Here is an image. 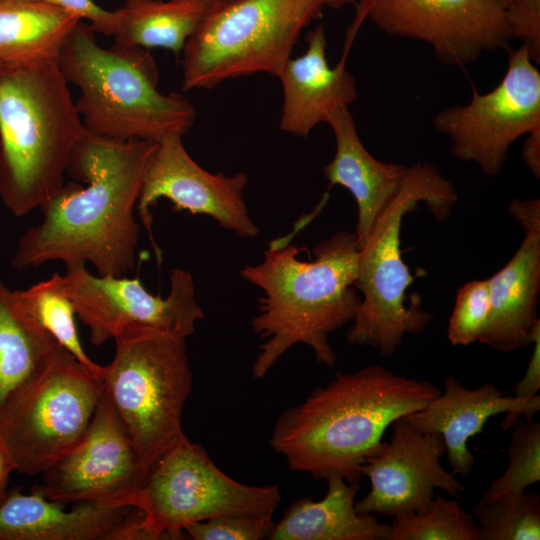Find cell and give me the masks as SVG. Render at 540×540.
<instances>
[{
  "instance_id": "1",
  "label": "cell",
  "mask_w": 540,
  "mask_h": 540,
  "mask_svg": "<svg viewBox=\"0 0 540 540\" xmlns=\"http://www.w3.org/2000/svg\"><path fill=\"white\" fill-rule=\"evenodd\" d=\"M156 142L118 140L85 129L71 154L69 182L40 206L42 220L20 237L16 271L50 261L91 263L103 276H125L136 262L134 209Z\"/></svg>"
},
{
  "instance_id": "2",
  "label": "cell",
  "mask_w": 540,
  "mask_h": 540,
  "mask_svg": "<svg viewBox=\"0 0 540 540\" xmlns=\"http://www.w3.org/2000/svg\"><path fill=\"white\" fill-rule=\"evenodd\" d=\"M440 392L432 382L379 365L337 372L329 383L280 414L270 447L294 472L309 473L315 480L339 476L359 483L362 465L380 448L387 428L423 409Z\"/></svg>"
},
{
  "instance_id": "3",
  "label": "cell",
  "mask_w": 540,
  "mask_h": 540,
  "mask_svg": "<svg viewBox=\"0 0 540 540\" xmlns=\"http://www.w3.org/2000/svg\"><path fill=\"white\" fill-rule=\"evenodd\" d=\"M302 248L277 240L263 260L245 265L240 276L258 287V314L252 331L265 342L252 365L262 379L292 346H309L328 367L337 362L329 335L352 322L361 303L354 286L359 247L355 233L338 231L314 249V260L298 259Z\"/></svg>"
},
{
  "instance_id": "4",
  "label": "cell",
  "mask_w": 540,
  "mask_h": 540,
  "mask_svg": "<svg viewBox=\"0 0 540 540\" xmlns=\"http://www.w3.org/2000/svg\"><path fill=\"white\" fill-rule=\"evenodd\" d=\"M85 131L57 60L0 64V198L22 217L64 184Z\"/></svg>"
},
{
  "instance_id": "5",
  "label": "cell",
  "mask_w": 540,
  "mask_h": 540,
  "mask_svg": "<svg viewBox=\"0 0 540 540\" xmlns=\"http://www.w3.org/2000/svg\"><path fill=\"white\" fill-rule=\"evenodd\" d=\"M80 21L66 39L57 63L80 96L76 108L87 131L118 140L157 142L169 133L185 135L196 110L177 92L159 91V70L150 50L97 43Z\"/></svg>"
},
{
  "instance_id": "6",
  "label": "cell",
  "mask_w": 540,
  "mask_h": 540,
  "mask_svg": "<svg viewBox=\"0 0 540 540\" xmlns=\"http://www.w3.org/2000/svg\"><path fill=\"white\" fill-rule=\"evenodd\" d=\"M458 200L456 188L432 164L408 166L402 185L376 219L359 248L354 286L362 294L352 325L346 332L351 345L377 348L386 357L402 345L405 334H421L433 319L417 293L407 296L414 281L402 259L400 233L404 217L425 202L442 221Z\"/></svg>"
},
{
  "instance_id": "7",
  "label": "cell",
  "mask_w": 540,
  "mask_h": 540,
  "mask_svg": "<svg viewBox=\"0 0 540 540\" xmlns=\"http://www.w3.org/2000/svg\"><path fill=\"white\" fill-rule=\"evenodd\" d=\"M102 391L120 418L144 468L186 437L183 408L192 388L186 337L137 324L113 338Z\"/></svg>"
},
{
  "instance_id": "8",
  "label": "cell",
  "mask_w": 540,
  "mask_h": 540,
  "mask_svg": "<svg viewBox=\"0 0 540 540\" xmlns=\"http://www.w3.org/2000/svg\"><path fill=\"white\" fill-rule=\"evenodd\" d=\"M320 0H235L209 11L182 51V90L254 74L278 77Z\"/></svg>"
},
{
  "instance_id": "9",
  "label": "cell",
  "mask_w": 540,
  "mask_h": 540,
  "mask_svg": "<svg viewBox=\"0 0 540 540\" xmlns=\"http://www.w3.org/2000/svg\"><path fill=\"white\" fill-rule=\"evenodd\" d=\"M102 393L101 378L61 348L0 412V446L14 471L44 473L84 438Z\"/></svg>"
},
{
  "instance_id": "10",
  "label": "cell",
  "mask_w": 540,
  "mask_h": 540,
  "mask_svg": "<svg viewBox=\"0 0 540 540\" xmlns=\"http://www.w3.org/2000/svg\"><path fill=\"white\" fill-rule=\"evenodd\" d=\"M281 501L277 485L251 486L221 471L206 450L187 437L150 467L133 501L143 513L148 540L180 539L190 523L219 516L272 519Z\"/></svg>"
},
{
  "instance_id": "11",
  "label": "cell",
  "mask_w": 540,
  "mask_h": 540,
  "mask_svg": "<svg viewBox=\"0 0 540 540\" xmlns=\"http://www.w3.org/2000/svg\"><path fill=\"white\" fill-rule=\"evenodd\" d=\"M433 125L449 138L454 158L475 163L486 175L499 174L510 146L540 127V72L527 49L520 45L509 52L495 88L474 91L468 103L442 109Z\"/></svg>"
},
{
  "instance_id": "12",
  "label": "cell",
  "mask_w": 540,
  "mask_h": 540,
  "mask_svg": "<svg viewBox=\"0 0 540 540\" xmlns=\"http://www.w3.org/2000/svg\"><path fill=\"white\" fill-rule=\"evenodd\" d=\"M65 267L62 287L95 346L113 340L131 324L179 332L187 338L205 317L195 298L192 275L185 269L170 270L169 293L161 298L148 292L138 278L96 276L82 262H68Z\"/></svg>"
},
{
  "instance_id": "13",
  "label": "cell",
  "mask_w": 540,
  "mask_h": 540,
  "mask_svg": "<svg viewBox=\"0 0 540 540\" xmlns=\"http://www.w3.org/2000/svg\"><path fill=\"white\" fill-rule=\"evenodd\" d=\"M147 473L120 418L102 391L84 438L41 474L43 482L34 490L59 503L133 507Z\"/></svg>"
},
{
  "instance_id": "14",
  "label": "cell",
  "mask_w": 540,
  "mask_h": 540,
  "mask_svg": "<svg viewBox=\"0 0 540 540\" xmlns=\"http://www.w3.org/2000/svg\"><path fill=\"white\" fill-rule=\"evenodd\" d=\"M381 31L428 44L446 65L464 66L511 40L506 0H366Z\"/></svg>"
},
{
  "instance_id": "15",
  "label": "cell",
  "mask_w": 540,
  "mask_h": 540,
  "mask_svg": "<svg viewBox=\"0 0 540 540\" xmlns=\"http://www.w3.org/2000/svg\"><path fill=\"white\" fill-rule=\"evenodd\" d=\"M247 184L244 172L228 176L203 169L186 151L182 135L169 133L156 142L149 156L136 209L150 237L151 207L165 198L175 210L209 216L241 238H255L259 228L244 200Z\"/></svg>"
},
{
  "instance_id": "16",
  "label": "cell",
  "mask_w": 540,
  "mask_h": 540,
  "mask_svg": "<svg viewBox=\"0 0 540 540\" xmlns=\"http://www.w3.org/2000/svg\"><path fill=\"white\" fill-rule=\"evenodd\" d=\"M391 427L390 441L382 442L361 467L371 488L355 502L357 512L395 516L422 510L436 488L461 500L465 486L441 464L446 453L442 435L421 431L401 418Z\"/></svg>"
},
{
  "instance_id": "17",
  "label": "cell",
  "mask_w": 540,
  "mask_h": 540,
  "mask_svg": "<svg viewBox=\"0 0 540 540\" xmlns=\"http://www.w3.org/2000/svg\"><path fill=\"white\" fill-rule=\"evenodd\" d=\"M367 7L358 1L355 20L336 66L328 63L327 39L323 24H317L306 35L305 52L290 58L278 78L283 88L280 130L306 138L335 108L349 107L358 97L353 75L346 69V57L352 41L366 19Z\"/></svg>"
},
{
  "instance_id": "18",
  "label": "cell",
  "mask_w": 540,
  "mask_h": 540,
  "mask_svg": "<svg viewBox=\"0 0 540 540\" xmlns=\"http://www.w3.org/2000/svg\"><path fill=\"white\" fill-rule=\"evenodd\" d=\"M540 409V396L518 399L506 396L493 383L468 389L454 376L448 375L444 390L423 409L401 417L415 428L442 435L452 474H471L475 458L467 442L483 431L489 418L506 413L502 428H511L521 416L534 418Z\"/></svg>"
},
{
  "instance_id": "19",
  "label": "cell",
  "mask_w": 540,
  "mask_h": 540,
  "mask_svg": "<svg viewBox=\"0 0 540 540\" xmlns=\"http://www.w3.org/2000/svg\"><path fill=\"white\" fill-rule=\"evenodd\" d=\"M143 513L131 506L80 502L64 510L59 502L11 492L0 502V540H148Z\"/></svg>"
},
{
  "instance_id": "20",
  "label": "cell",
  "mask_w": 540,
  "mask_h": 540,
  "mask_svg": "<svg viewBox=\"0 0 540 540\" xmlns=\"http://www.w3.org/2000/svg\"><path fill=\"white\" fill-rule=\"evenodd\" d=\"M326 123L334 134L335 153L323 173L331 185L346 188L355 199V236L360 248L380 213L399 191L408 166L372 156L358 136L348 107L333 109Z\"/></svg>"
},
{
  "instance_id": "21",
  "label": "cell",
  "mask_w": 540,
  "mask_h": 540,
  "mask_svg": "<svg viewBox=\"0 0 540 540\" xmlns=\"http://www.w3.org/2000/svg\"><path fill=\"white\" fill-rule=\"evenodd\" d=\"M525 237L508 263L488 278L491 312L479 342L509 353L532 344L540 293V225Z\"/></svg>"
},
{
  "instance_id": "22",
  "label": "cell",
  "mask_w": 540,
  "mask_h": 540,
  "mask_svg": "<svg viewBox=\"0 0 540 540\" xmlns=\"http://www.w3.org/2000/svg\"><path fill=\"white\" fill-rule=\"evenodd\" d=\"M327 493L320 501L311 497L295 500L273 523L270 540H388L390 525L381 523L374 514H363L355 508L359 483H348L331 476Z\"/></svg>"
},
{
  "instance_id": "23",
  "label": "cell",
  "mask_w": 540,
  "mask_h": 540,
  "mask_svg": "<svg viewBox=\"0 0 540 540\" xmlns=\"http://www.w3.org/2000/svg\"><path fill=\"white\" fill-rule=\"evenodd\" d=\"M82 21L62 8L36 0H0V62L58 59Z\"/></svg>"
},
{
  "instance_id": "24",
  "label": "cell",
  "mask_w": 540,
  "mask_h": 540,
  "mask_svg": "<svg viewBox=\"0 0 540 540\" xmlns=\"http://www.w3.org/2000/svg\"><path fill=\"white\" fill-rule=\"evenodd\" d=\"M0 281V412L23 386L37 377L62 348L15 303Z\"/></svg>"
},
{
  "instance_id": "25",
  "label": "cell",
  "mask_w": 540,
  "mask_h": 540,
  "mask_svg": "<svg viewBox=\"0 0 540 540\" xmlns=\"http://www.w3.org/2000/svg\"><path fill=\"white\" fill-rule=\"evenodd\" d=\"M114 44L144 49L164 48L178 58L205 15L206 6L193 0H125Z\"/></svg>"
},
{
  "instance_id": "26",
  "label": "cell",
  "mask_w": 540,
  "mask_h": 540,
  "mask_svg": "<svg viewBox=\"0 0 540 540\" xmlns=\"http://www.w3.org/2000/svg\"><path fill=\"white\" fill-rule=\"evenodd\" d=\"M12 293L15 303L23 312L44 328L84 368L102 380L105 366L94 362L81 345L75 323V308L62 287L60 274L54 273L45 281Z\"/></svg>"
},
{
  "instance_id": "27",
  "label": "cell",
  "mask_w": 540,
  "mask_h": 540,
  "mask_svg": "<svg viewBox=\"0 0 540 540\" xmlns=\"http://www.w3.org/2000/svg\"><path fill=\"white\" fill-rule=\"evenodd\" d=\"M388 540H479V531L458 499L434 496L425 509L393 516Z\"/></svg>"
},
{
  "instance_id": "28",
  "label": "cell",
  "mask_w": 540,
  "mask_h": 540,
  "mask_svg": "<svg viewBox=\"0 0 540 540\" xmlns=\"http://www.w3.org/2000/svg\"><path fill=\"white\" fill-rule=\"evenodd\" d=\"M473 517L479 540L540 539V495L527 489L477 502Z\"/></svg>"
},
{
  "instance_id": "29",
  "label": "cell",
  "mask_w": 540,
  "mask_h": 540,
  "mask_svg": "<svg viewBox=\"0 0 540 540\" xmlns=\"http://www.w3.org/2000/svg\"><path fill=\"white\" fill-rule=\"evenodd\" d=\"M508 448V465L478 502L526 490L540 481V423L534 418L520 419L513 425Z\"/></svg>"
},
{
  "instance_id": "30",
  "label": "cell",
  "mask_w": 540,
  "mask_h": 540,
  "mask_svg": "<svg viewBox=\"0 0 540 540\" xmlns=\"http://www.w3.org/2000/svg\"><path fill=\"white\" fill-rule=\"evenodd\" d=\"M491 312L488 278L464 284L457 292L447 327V339L454 346L479 341Z\"/></svg>"
},
{
  "instance_id": "31",
  "label": "cell",
  "mask_w": 540,
  "mask_h": 540,
  "mask_svg": "<svg viewBox=\"0 0 540 540\" xmlns=\"http://www.w3.org/2000/svg\"><path fill=\"white\" fill-rule=\"evenodd\" d=\"M272 525V519L219 516L190 523L184 532L194 540H259L267 539Z\"/></svg>"
},
{
  "instance_id": "32",
  "label": "cell",
  "mask_w": 540,
  "mask_h": 540,
  "mask_svg": "<svg viewBox=\"0 0 540 540\" xmlns=\"http://www.w3.org/2000/svg\"><path fill=\"white\" fill-rule=\"evenodd\" d=\"M511 39L521 42L535 64L540 63V0H506Z\"/></svg>"
},
{
  "instance_id": "33",
  "label": "cell",
  "mask_w": 540,
  "mask_h": 540,
  "mask_svg": "<svg viewBox=\"0 0 540 540\" xmlns=\"http://www.w3.org/2000/svg\"><path fill=\"white\" fill-rule=\"evenodd\" d=\"M44 2L77 15L82 21L87 20L96 33L114 36L121 15L119 10L109 11L100 7L93 0H36Z\"/></svg>"
},
{
  "instance_id": "34",
  "label": "cell",
  "mask_w": 540,
  "mask_h": 540,
  "mask_svg": "<svg viewBox=\"0 0 540 540\" xmlns=\"http://www.w3.org/2000/svg\"><path fill=\"white\" fill-rule=\"evenodd\" d=\"M533 352L522 379L515 385L514 397L531 399L540 389V321L537 322L532 335Z\"/></svg>"
},
{
  "instance_id": "35",
  "label": "cell",
  "mask_w": 540,
  "mask_h": 540,
  "mask_svg": "<svg viewBox=\"0 0 540 540\" xmlns=\"http://www.w3.org/2000/svg\"><path fill=\"white\" fill-rule=\"evenodd\" d=\"M509 213L516 219L523 230L540 225V200H519L514 198L509 205Z\"/></svg>"
},
{
  "instance_id": "36",
  "label": "cell",
  "mask_w": 540,
  "mask_h": 540,
  "mask_svg": "<svg viewBox=\"0 0 540 540\" xmlns=\"http://www.w3.org/2000/svg\"><path fill=\"white\" fill-rule=\"evenodd\" d=\"M521 157L525 166L536 179L540 177V127L526 134Z\"/></svg>"
},
{
  "instance_id": "37",
  "label": "cell",
  "mask_w": 540,
  "mask_h": 540,
  "mask_svg": "<svg viewBox=\"0 0 540 540\" xmlns=\"http://www.w3.org/2000/svg\"><path fill=\"white\" fill-rule=\"evenodd\" d=\"M14 472V467L7 453L0 446V502L6 496V486L9 475Z\"/></svg>"
},
{
  "instance_id": "38",
  "label": "cell",
  "mask_w": 540,
  "mask_h": 540,
  "mask_svg": "<svg viewBox=\"0 0 540 540\" xmlns=\"http://www.w3.org/2000/svg\"><path fill=\"white\" fill-rule=\"evenodd\" d=\"M358 0H320L322 5L332 9H340L350 4L356 3Z\"/></svg>"
},
{
  "instance_id": "39",
  "label": "cell",
  "mask_w": 540,
  "mask_h": 540,
  "mask_svg": "<svg viewBox=\"0 0 540 540\" xmlns=\"http://www.w3.org/2000/svg\"><path fill=\"white\" fill-rule=\"evenodd\" d=\"M197 1L207 7L209 11L216 9L225 4L231 3L235 0H193Z\"/></svg>"
},
{
  "instance_id": "40",
  "label": "cell",
  "mask_w": 540,
  "mask_h": 540,
  "mask_svg": "<svg viewBox=\"0 0 540 540\" xmlns=\"http://www.w3.org/2000/svg\"><path fill=\"white\" fill-rule=\"evenodd\" d=\"M0 64H2V63L0 62Z\"/></svg>"
}]
</instances>
